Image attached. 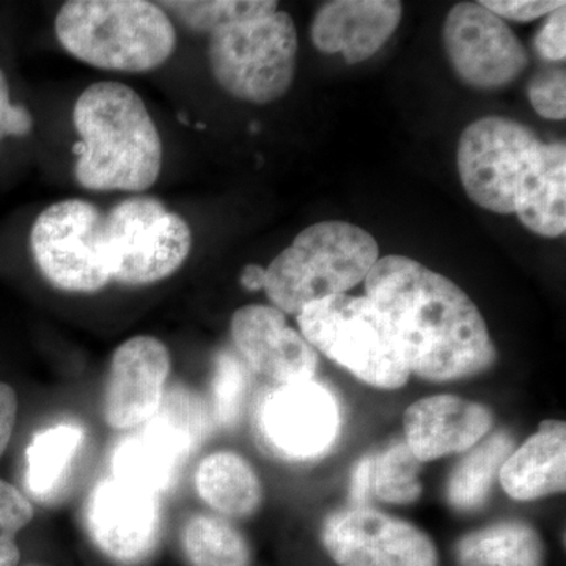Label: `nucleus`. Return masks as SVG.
<instances>
[{
	"instance_id": "obj_1",
	"label": "nucleus",
	"mask_w": 566,
	"mask_h": 566,
	"mask_svg": "<svg viewBox=\"0 0 566 566\" xmlns=\"http://www.w3.org/2000/svg\"><path fill=\"white\" fill-rule=\"evenodd\" d=\"M365 292L386 315L411 374L453 381L495 363V346L476 305L446 275L403 255L379 259Z\"/></svg>"
},
{
	"instance_id": "obj_2",
	"label": "nucleus",
	"mask_w": 566,
	"mask_h": 566,
	"mask_svg": "<svg viewBox=\"0 0 566 566\" xmlns=\"http://www.w3.org/2000/svg\"><path fill=\"white\" fill-rule=\"evenodd\" d=\"M76 180L91 191L142 192L158 181L163 142L139 93L122 82L85 88L73 112Z\"/></svg>"
},
{
	"instance_id": "obj_3",
	"label": "nucleus",
	"mask_w": 566,
	"mask_h": 566,
	"mask_svg": "<svg viewBox=\"0 0 566 566\" xmlns=\"http://www.w3.org/2000/svg\"><path fill=\"white\" fill-rule=\"evenodd\" d=\"M55 35L77 61L120 73L159 69L177 46L169 14L145 0H71L55 18Z\"/></svg>"
},
{
	"instance_id": "obj_4",
	"label": "nucleus",
	"mask_w": 566,
	"mask_h": 566,
	"mask_svg": "<svg viewBox=\"0 0 566 566\" xmlns=\"http://www.w3.org/2000/svg\"><path fill=\"white\" fill-rule=\"evenodd\" d=\"M378 260L379 245L367 230L342 221L314 223L266 268L264 292L282 314L297 315L365 282Z\"/></svg>"
},
{
	"instance_id": "obj_5",
	"label": "nucleus",
	"mask_w": 566,
	"mask_h": 566,
	"mask_svg": "<svg viewBox=\"0 0 566 566\" xmlns=\"http://www.w3.org/2000/svg\"><path fill=\"white\" fill-rule=\"evenodd\" d=\"M301 333L312 348L365 385L398 389L408 382L403 353L386 315L367 296L326 297L297 314Z\"/></svg>"
},
{
	"instance_id": "obj_6",
	"label": "nucleus",
	"mask_w": 566,
	"mask_h": 566,
	"mask_svg": "<svg viewBox=\"0 0 566 566\" xmlns=\"http://www.w3.org/2000/svg\"><path fill=\"white\" fill-rule=\"evenodd\" d=\"M297 32L285 11L210 35L208 61L216 82L233 98L270 104L292 87Z\"/></svg>"
},
{
	"instance_id": "obj_7",
	"label": "nucleus",
	"mask_w": 566,
	"mask_h": 566,
	"mask_svg": "<svg viewBox=\"0 0 566 566\" xmlns=\"http://www.w3.org/2000/svg\"><path fill=\"white\" fill-rule=\"evenodd\" d=\"M111 281L151 285L180 270L192 249V233L180 216L155 197L115 205L103 219Z\"/></svg>"
},
{
	"instance_id": "obj_8",
	"label": "nucleus",
	"mask_w": 566,
	"mask_h": 566,
	"mask_svg": "<svg viewBox=\"0 0 566 566\" xmlns=\"http://www.w3.org/2000/svg\"><path fill=\"white\" fill-rule=\"evenodd\" d=\"M103 219L95 205L81 199L51 205L36 218L31 232L33 259L52 286L95 293L112 282Z\"/></svg>"
},
{
	"instance_id": "obj_9",
	"label": "nucleus",
	"mask_w": 566,
	"mask_h": 566,
	"mask_svg": "<svg viewBox=\"0 0 566 566\" xmlns=\"http://www.w3.org/2000/svg\"><path fill=\"white\" fill-rule=\"evenodd\" d=\"M534 129L505 117L480 118L461 133L457 163L469 199L483 210L512 214L517 188L539 145Z\"/></svg>"
},
{
	"instance_id": "obj_10",
	"label": "nucleus",
	"mask_w": 566,
	"mask_h": 566,
	"mask_svg": "<svg viewBox=\"0 0 566 566\" xmlns=\"http://www.w3.org/2000/svg\"><path fill=\"white\" fill-rule=\"evenodd\" d=\"M205 430L207 422L197 400L185 392H174L150 422L136 428L115 447L112 476L155 495L166 493Z\"/></svg>"
},
{
	"instance_id": "obj_11",
	"label": "nucleus",
	"mask_w": 566,
	"mask_h": 566,
	"mask_svg": "<svg viewBox=\"0 0 566 566\" xmlns=\"http://www.w3.org/2000/svg\"><path fill=\"white\" fill-rule=\"evenodd\" d=\"M442 40L457 76L476 91L504 88L528 65L516 33L480 2L457 3L447 14Z\"/></svg>"
},
{
	"instance_id": "obj_12",
	"label": "nucleus",
	"mask_w": 566,
	"mask_h": 566,
	"mask_svg": "<svg viewBox=\"0 0 566 566\" xmlns=\"http://www.w3.org/2000/svg\"><path fill=\"white\" fill-rule=\"evenodd\" d=\"M322 542L338 566H438V551L420 528L367 506L327 516Z\"/></svg>"
},
{
	"instance_id": "obj_13",
	"label": "nucleus",
	"mask_w": 566,
	"mask_h": 566,
	"mask_svg": "<svg viewBox=\"0 0 566 566\" xmlns=\"http://www.w3.org/2000/svg\"><path fill=\"white\" fill-rule=\"evenodd\" d=\"M92 542L111 560L137 565L155 553L161 535L159 495L120 480H102L85 510Z\"/></svg>"
},
{
	"instance_id": "obj_14",
	"label": "nucleus",
	"mask_w": 566,
	"mask_h": 566,
	"mask_svg": "<svg viewBox=\"0 0 566 566\" xmlns=\"http://www.w3.org/2000/svg\"><path fill=\"white\" fill-rule=\"evenodd\" d=\"M338 424L337 401L314 379L281 385L260 409V430L268 444L293 460L322 455L333 446Z\"/></svg>"
},
{
	"instance_id": "obj_15",
	"label": "nucleus",
	"mask_w": 566,
	"mask_h": 566,
	"mask_svg": "<svg viewBox=\"0 0 566 566\" xmlns=\"http://www.w3.org/2000/svg\"><path fill=\"white\" fill-rule=\"evenodd\" d=\"M170 374L167 346L137 335L112 354L104 387V419L114 430H136L161 409Z\"/></svg>"
},
{
	"instance_id": "obj_16",
	"label": "nucleus",
	"mask_w": 566,
	"mask_h": 566,
	"mask_svg": "<svg viewBox=\"0 0 566 566\" xmlns=\"http://www.w3.org/2000/svg\"><path fill=\"white\" fill-rule=\"evenodd\" d=\"M232 338L238 352L256 374L279 385L308 381L318 356L303 335L286 324L285 315L271 305H245L232 316Z\"/></svg>"
},
{
	"instance_id": "obj_17",
	"label": "nucleus",
	"mask_w": 566,
	"mask_h": 566,
	"mask_svg": "<svg viewBox=\"0 0 566 566\" xmlns=\"http://www.w3.org/2000/svg\"><path fill=\"white\" fill-rule=\"evenodd\" d=\"M403 6L395 0H333L323 3L312 21L315 48L342 52L348 65L374 57L400 25Z\"/></svg>"
},
{
	"instance_id": "obj_18",
	"label": "nucleus",
	"mask_w": 566,
	"mask_h": 566,
	"mask_svg": "<svg viewBox=\"0 0 566 566\" xmlns=\"http://www.w3.org/2000/svg\"><path fill=\"white\" fill-rule=\"evenodd\" d=\"M485 406L453 395L422 398L405 415L406 446L417 460H436L479 444L491 430Z\"/></svg>"
},
{
	"instance_id": "obj_19",
	"label": "nucleus",
	"mask_w": 566,
	"mask_h": 566,
	"mask_svg": "<svg viewBox=\"0 0 566 566\" xmlns=\"http://www.w3.org/2000/svg\"><path fill=\"white\" fill-rule=\"evenodd\" d=\"M515 214L532 233L558 238L566 230V147L543 144L517 188Z\"/></svg>"
},
{
	"instance_id": "obj_20",
	"label": "nucleus",
	"mask_w": 566,
	"mask_h": 566,
	"mask_svg": "<svg viewBox=\"0 0 566 566\" xmlns=\"http://www.w3.org/2000/svg\"><path fill=\"white\" fill-rule=\"evenodd\" d=\"M566 427L558 420L539 424L538 433L506 458L499 471L505 493L516 501H535L564 493Z\"/></svg>"
},
{
	"instance_id": "obj_21",
	"label": "nucleus",
	"mask_w": 566,
	"mask_h": 566,
	"mask_svg": "<svg viewBox=\"0 0 566 566\" xmlns=\"http://www.w3.org/2000/svg\"><path fill=\"white\" fill-rule=\"evenodd\" d=\"M196 490L205 504L229 517L252 515L263 495L252 465L233 452H214L203 458L196 471Z\"/></svg>"
},
{
	"instance_id": "obj_22",
	"label": "nucleus",
	"mask_w": 566,
	"mask_h": 566,
	"mask_svg": "<svg viewBox=\"0 0 566 566\" xmlns=\"http://www.w3.org/2000/svg\"><path fill=\"white\" fill-rule=\"evenodd\" d=\"M461 566H545V545L524 523H501L465 535L457 546Z\"/></svg>"
},
{
	"instance_id": "obj_23",
	"label": "nucleus",
	"mask_w": 566,
	"mask_h": 566,
	"mask_svg": "<svg viewBox=\"0 0 566 566\" xmlns=\"http://www.w3.org/2000/svg\"><path fill=\"white\" fill-rule=\"evenodd\" d=\"M85 433L81 424L59 423L40 431L25 452V485L36 499L51 497L61 488Z\"/></svg>"
},
{
	"instance_id": "obj_24",
	"label": "nucleus",
	"mask_w": 566,
	"mask_h": 566,
	"mask_svg": "<svg viewBox=\"0 0 566 566\" xmlns=\"http://www.w3.org/2000/svg\"><path fill=\"white\" fill-rule=\"evenodd\" d=\"M182 547L192 566H249L248 542L223 517L197 515L182 532Z\"/></svg>"
},
{
	"instance_id": "obj_25",
	"label": "nucleus",
	"mask_w": 566,
	"mask_h": 566,
	"mask_svg": "<svg viewBox=\"0 0 566 566\" xmlns=\"http://www.w3.org/2000/svg\"><path fill=\"white\" fill-rule=\"evenodd\" d=\"M512 449L513 439L506 433L494 434L476 447L450 476L447 488L450 504L458 510H474L482 505Z\"/></svg>"
},
{
	"instance_id": "obj_26",
	"label": "nucleus",
	"mask_w": 566,
	"mask_h": 566,
	"mask_svg": "<svg viewBox=\"0 0 566 566\" xmlns=\"http://www.w3.org/2000/svg\"><path fill=\"white\" fill-rule=\"evenodd\" d=\"M166 13L197 33H212L277 11L274 0H169L159 2Z\"/></svg>"
},
{
	"instance_id": "obj_27",
	"label": "nucleus",
	"mask_w": 566,
	"mask_h": 566,
	"mask_svg": "<svg viewBox=\"0 0 566 566\" xmlns=\"http://www.w3.org/2000/svg\"><path fill=\"white\" fill-rule=\"evenodd\" d=\"M420 461L409 447L400 442L375 458L374 493L390 504H411L422 494L417 479Z\"/></svg>"
},
{
	"instance_id": "obj_28",
	"label": "nucleus",
	"mask_w": 566,
	"mask_h": 566,
	"mask_svg": "<svg viewBox=\"0 0 566 566\" xmlns=\"http://www.w3.org/2000/svg\"><path fill=\"white\" fill-rule=\"evenodd\" d=\"M245 389H248V375L243 364L233 354H219L216 360L212 392H214L216 417L223 427H230L237 422L243 406Z\"/></svg>"
},
{
	"instance_id": "obj_29",
	"label": "nucleus",
	"mask_w": 566,
	"mask_h": 566,
	"mask_svg": "<svg viewBox=\"0 0 566 566\" xmlns=\"http://www.w3.org/2000/svg\"><path fill=\"white\" fill-rule=\"evenodd\" d=\"M528 99L536 114L547 120H565L566 74L564 69L539 71L528 84Z\"/></svg>"
},
{
	"instance_id": "obj_30",
	"label": "nucleus",
	"mask_w": 566,
	"mask_h": 566,
	"mask_svg": "<svg viewBox=\"0 0 566 566\" xmlns=\"http://www.w3.org/2000/svg\"><path fill=\"white\" fill-rule=\"evenodd\" d=\"M32 520L31 501L17 486L0 480V538H17Z\"/></svg>"
},
{
	"instance_id": "obj_31",
	"label": "nucleus",
	"mask_w": 566,
	"mask_h": 566,
	"mask_svg": "<svg viewBox=\"0 0 566 566\" xmlns=\"http://www.w3.org/2000/svg\"><path fill=\"white\" fill-rule=\"evenodd\" d=\"M536 54L547 62L566 59V3L547 14L545 24L535 36Z\"/></svg>"
},
{
	"instance_id": "obj_32",
	"label": "nucleus",
	"mask_w": 566,
	"mask_h": 566,
	"mask_svg": "<svg viewBox=\"0 0 566 566\" xmlns=\"http://www.w3.org/2000/svg\"><path fill=\"white\" fill-rule=\"evenodd\" d=\"M485 9L493 11L502 20L531 22L547 17L565 2L558 0H483Z\"/></svg>"
},
{
	"instance_id": "obj_33",
	"label": "nucleus",
	"mask_w": 566,
	"mask_h": 566,
	"mask_svg": "<svg viewBox=\"0 0 566 566\" xmlns=\"http://www.w3.org/2000/svg\"><path fill=\"white\" fill-rule=\"evenodd\" d=\"M32 128L31 112L20 104L10 102L9 81H7L6 73L0 70V142L9 136H28Z\"/></svg>"
},
{
	"instance_id": "obj_34",
	"label": "nucleus",
	"mask_w": 566,
	"mask_h": 566,
	"mask_svg": "<svg viewBox=\"0 0 566 566\" xmlns=\"http://www.w3.org/2000/svg\"><path fill=\"white\" fill-rule=\"evenodd\" d=\"M18 417V397L13 387L0 382V457L6 452L13 436Z\"/></svg>"
},
{
	"instance_id": "obj_35",
	"label": "nucleus",
	"mask_w": 566,
	"mask_h": 566,
	"mask_svg": "<svg viewBox=\"0 0 566 566\" xmlns=\"http://www.w3.org/2000/svg\"><path fill=\"white\" fill-rule=\"evenodd\" d=\"M375 458L367 457L357 464L352 480V499L357 505L364 506L374 493Z\"/></svg>"
},
{
	"instance_id": "obj_36",
	"label": "nucleus",
	"mask_w": 566,
	"mask_h": 566,
	"mask_svg": "<svg viewBox=\"0 0 566 566\" xmlns=\"http://www.w3.org/2000/svg\"><path fill=\"white\" fill-rule=\"evenodd\" d=\"M264 281H266V270L260 264H248L241 273V285L249 292H259L264 289Z\"/></svg>"
},
{
	"instance_id": "obj_37",
	"label": "nucleus",
	"mask_w": 566,
	"mask_h": 566,
	"mask_svg": "<svg viewBox=\"0 0 566 566\" xmlns=\"http://www.w3.org/2000/svg\"><path fill=\"white\" fill-rule=\"evenodd\" d=\"M21 560V551L17 539L0 538V566H18Z\"/></svg>"
}]
</instances>
